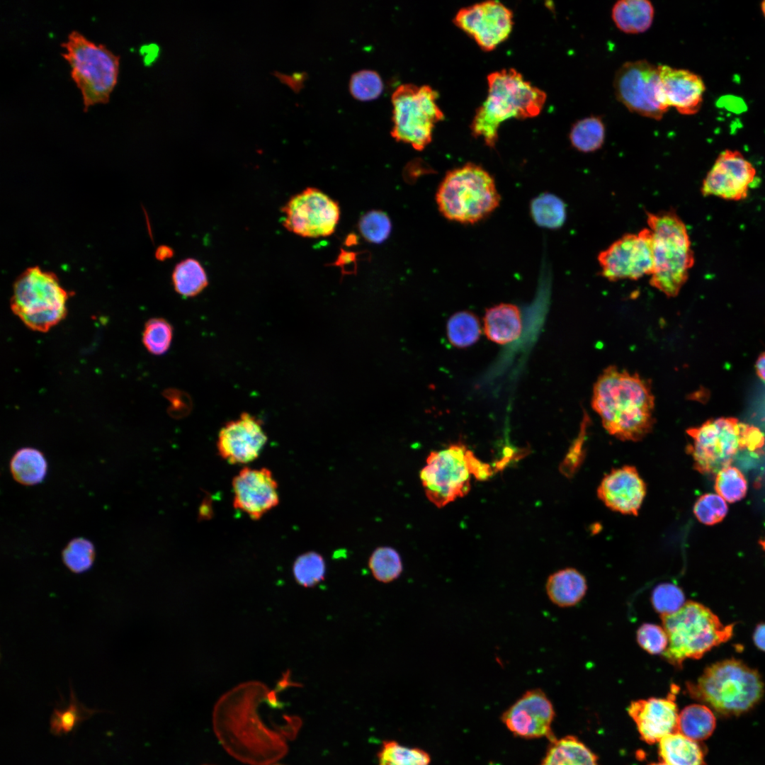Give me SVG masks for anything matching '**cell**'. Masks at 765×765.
Masks as SVG:
<instances>
[{"mask_svg": "<svg viewBox=\"0 0 765 765\" xmlns=\"http://www.w3.org/2000/svg\"><path fill=\"white\" fill-rule=\"evenodd\" d=\"M591 407L606 431L621 441H640L654 424L650 383L638 373L615 366L604 369L596 380Z\"/></svg>", "mask_w": 765, "mask_h": 765, "instance_id": "1", "label": "cell"}, {"mask_svg": "<svg viewBox=\"0 0 765 765\" xmlns=\"http://www.w3.org/2000/svg\"><path fill=\"white\" fill-rule=\"evenodd\" d=\"M488 94L476 110L470 125L472 135L482 138L490 148L498 140L500 125L510 118L526 119L541 112L547 95L526 81L513 68L494 72L487 76Z\"/></svg>", "mask_w": 765, "mask_h": 765, "instance_id": "2", "label": "cell"}, {"mask_svg": "<svg viewBox=\"0 0 765 765\" xmlns=\"http://www.w3.org/2000/svg\"><path fill=\"white\" fill-rule=\"evenodd\" d=\"M691 698L703 703L722 717H736L753 709L764 693L757 670L735 659L707 667L696 682H687Z\"/></svg>", "mask_w": 765, "mask_h": 765, "instance_id": "3", "label": "cell"}, {"mask_svg": "<svg viewBox=\"0 0 765 765\" xmlns=\"http://www.w3.org/2000/svg\"><path fill=\"white\" fill-rule=\"evenodd\" d=\"M646 214L654 261L650 283L666 296L674 298L688 280L695 261L687 228L674 210Z\"/></svg>", "mask_w": 765, "mask_h": 765, "instance_id": "4", "label": "cell"}, {"mask_svg": "<svg viewBox=\"0 0 765 765\" xmlns=\"http://www.w3.org/2000/svg\"><path fill=\"white\" fill-rule=\"evenodd\" d=\"M661 618L669 639L662 656L677 668L686 659L701 658L733 635L734 624L724 625L710 608L693 601Z\"/></svg>", "mask_w": 765, "mask_h": 765, "instance_id": "5", "label": "cell"}, {"mask_svg": "<svg viewBox=\"0 0 765 765\" xmlns=\"http://www.w3.org/2000/svg\"><path fill=\"white\" fill-rule=\"evenodd\" d=\"M500 200L492 176L471 162L448 171L436 193L441 214L461 224H475L487 218Z\"/></svg>", "mask_w": 765, "mask_h": 765, "instance_id": "6", "label": "cell"}, {"mask_svg": "<svg viewBox=\"0 0 765 765\" xmlns=\"http://www.w3.org/2000/svg\"><path fill=\"white\" fill-rule=\"evenodd\" d=\"M69 297L56 274L32 266L15 280L10 306L28 329L44 333L65 318Z\"/></svg>", "mask_w": 765, "mask_h": 765, "instance_id": "7", "label": "cell"}, {"mask_svg": "<svg viewBox=\"0 0 765 765\" xmlns=\"http://www.w3.org/2000/svg\"><path fill=\"white\" fill-rule=\"evenodd\" d=\"M62 57L71 67V76L81 91L84 110L98 103H106L115 88L120 57L103 45H96L73 30L62 43Z\"/></svg>", "mask_w": 765, "mask_h": 765, "instance_id": "8", "label": "cell"}, {"mask_svg": "<svg viewBox=\"0 0 765 765\" xmlns=\"http://www.w3.org/2000/svg\"><path fill=\"white\" fill-rule=\"evenodd\" d=\"M438 96L428 85L399 86L392 95V137L417 151L423 150L431 142L435 125L444 118L436 103Z\"/></svg>", "mask_w": 765, "mask_h": 765, "instance_id": "9", "label": "cell"}, {"mask_svg": "<svg viewBox=\"0 0 765 765\" xmlns=\"http://www.w3.org/2000/svg\"><path fill=\"white\" fill-rule=\"evenodd\" d=\"M473 456L460 443L430 453L426 465L420 472V479L427 498L434 504L443 507L468 493Z\"/></svg>", "mask_w": 765, "mask_h": 765, "instance_id": "10", "label": "cell"}, {"mask_svg": "<svg viewBox=\"0 0 765 765\" xmlns=\"http://www.w3.org/2000/svg\"><path fill=\"white\" fill-rule=\"evenodd\" d=\"M613 88L617 99L630 111L659 120L668 110L658 66L645 60L627 62L616 72Z\"/></svg>", "mask_w": 765, "mask_h": 765, "instance_id": "11", "label": "cell"}, {"mask_svg": "<svg viewBox=\"0 0 765 765\" xmlns=\"http://www.w3.org/2000/svg\"><path fill=\"white\" fill-rule=\"evenodd\" d=\"M740 424L734 418L709 419L686 434L691 443L686 447L695 470L702 474H717L730 466L740 449Z\"/></svg>", "mask_w": 765, "mask_h": 765, "instance_id": "12", "label": "cell"}, {"mask_svg": "<svg viewBox=\"0 0 765 765\" xmlns=\"http://www.w3.org/2000/svg\"><path fill=\"white\" fill-rule=\"evenodd\" d=\"M282 212L284 227L307 238L332 235L341 215L338 203L314 187H308L291 197Z\"/></svg>", "mask_w": 765, "mask_h": 765, "instance_id": "13", "label": "cell"}, {"mask_svg": "<svg viewBox=\"0 0 765 765\" xmlns=\"http://www.w3.org/2000/svg\"><path fill=\"white\" fill-rule=\"evenodd\" d=\"M601 276L610 281L637 280L651 275L654 267L652 237L649 228L627 233L600 251Z\"/></svg>", "mask_w": 765, "mask_h": 765, "instance_id": "14", "label": "cell"}, {"mask_svg": "<svg viewBox=\"0 0 765 765\" xmlns=\"http://www.w3.org/2000/svg\"><path fill=\"white\" fill-rule=\"evenodd\" d=\"M513 18L512 11L499 1H487L460 9L453 23L489 52L509 38Z\"/></svg>", "mask_w": 765, "mask_h": 765, "instance_id": "15", "label": "cell"}, {"mask_svg": "<svg viewBox=\"0 0 765 765\" xmlns=\"http://www.w3.org/2000/svg\"><path fill=\"white\" fill-rule=\"evenodd\" d=\"M756 176V169L740 152L725 149L703 178L701 192L705 197L742 200L747 198Z\"/></svg>", "mask_w": 765, "mask_h": 765, "instance_id": "16", "label": "cell"}, {"mask_svg": "<svg viewBox=\"0 0 765 765\" xmlns=\"http://www.w3.org/2000/svg\"><path fill=\"white\" fill-rule=\"evenodd\" d=\"M555 712L546 693L539 688L525 691L502 715L505 727L516 737L526 740L555 738L552 724Z\"/></svg>", "mask_w": 765, "mask_h": 765, "instance_id": "17", "label": "cell"}, {"mask_svg": "<svg viewBox=\"0 0 765 765\" xmlns=\"http://www.w3.org/2000/svg\"><path fill=\"white\" fill-rule=\"evenodd\" d=\"M678 691V686L673 685L664 698L650 697L630 703L628 713L645 743L655 744L667 735L678 732L679 713L675 701Z\"/></svg>", "mask_w": 765, "mask_h": 765, "instance_id": "18", "label": "cell"}, {"mask_svg": "<svg viewBox=\"0 0 765 765\" xmlns=\"http://www.w3.org/2000/svg\"><path fill=\"white\" fill-rule=\"evenodd\" d=\"M267 441L261 421L243 412L219 431L217 447L220 457L231 464H246L258 458Z\"/></svg>", "mask_w": 765, "mask_h": 765, "instance_id": "19", "label": "cell"}, {"mask_svg": "<svg viewBox=\"0 0 765 765\" xmlns=\"http://www.w3.org/2000/svg\"><path fill=\"white\" fill-rule=\"evenodd\" d=\"M233 505L258 520L278 505V484L267 468H243L232 480Z\"/></svg>", "mask_w": 765, "mask_h": 765, "instance_id": "20", "label": "cell"}, {"mask_svg": "<svg viewBox=\"0 0 765 765\" xmlns=\"http://www.w3.org/2000/svg\"><path fill=\"white\" fill-rule=\"evenodd\" d=\"M647 486L634 466L613 469L602 479L599 499L612 511L637 516L646 496Z\"/></svg>", "mask_w": 765, "mask_h": 765, "instance_id": "21", "label": "cell"}, {"mask_svg": "<svg viewBox=\"0 0 765 765\" xmlns=\"http://www.w3.org/2000/svg\"><path fill=\"white\" fill-rule=\"evenodd\" d=\"M663 95L669 107L684 115H693L701 109L706 85L701 76L688 69L659 65Z\"/></svg>", "mask_w": 765, "mask_h": 765, "instance_id": "22", "label": "cell"}, {"mask_svg": "<svg viewBox=\"0 0 765 765\" xmlns=\"http://www.w3.org/2000/svg\"><path fill=\"white\" fill-rule=\"evenodd\" d=\"M521 331V314L516 305L501 303L486 310L484 332L492 341L501 345L506 344L517 339Z\"/></svg>", "mask_w": 765, "mask_h": 765, "instance_id": "23", "label": "cell"}, {"mask_svg": "<svg viewBox=\"0 0 765 765\" xmlns=\"http://www.w3.org/2000/svg\"><path fill=\"white\" fill-rule=\"evenodd\" d=\"M549 600L560 608L577 604L585 596L587 582L584 576L572 567H567L551 574L545 585Z\"/></svg>", "mask_w": 765, "mask_h": 765, "instance_id": "24", "label": "cell"}, {"mask_svg": "<svg viewBox=\"0 0 765 765\" xmlns=\"http://www.w3.org/2000/svg\"><path fill=\"white\" fill-rule=\"evenodd\" d=\"M550 742L539 765H600L597 756L575 736L553 738Z\"/></svg>", "mask_w": 765, "mask_h": 765, "instance_id": "25", "label": "cell"}, {"mask_svg": "<svg viewBox=\"0 0 765 765\" xmlns=\"http://www.w3.org/2000/svg\"><path fill=\"white\" fill-rule=\"evenodd\" d=\"M658 743L659 755L668 765H706L703 744L679 732L667 735Z\"/></svg>", "mask_w": 765, "mask_h": 765, "instance_id": "26", "label": "cell"}, {"mask_svg": "<svg viewBox=\"0 0 765 765\" xmlns=\"http://www.w3.org/2000/svg\"><path fill=\"white\" fill-rule=\"evenodd\" d=\"M654 14L652 3L647 0H620L612 8V18L617 28L625 33H643L651 26Z\"/></svg>", "mask_w": 765, "mask_h": 765, "instance_id": "27", "label": "cell"}, {"mask_svg": "<svg viewBox=\"0 0 765 765\" xmlns=\"http://www.w3.org/2000/svg\"><path fill=\"white\" fill-rule=\"evenodd\" d=\"M9 467L13 478L23 485H34L41 482L47 470L43 453L30 447L18 449L13 455Z\"/></svg>", "mask_w": 765, "mask_h": 765, "instance_id": "28", "label": "cell"}, {"mask_svg": "<svg viewBox=\"0 0 765 765\" xmlns=\"http://www.w3.org/2000/svg\"><path fill=\"white\" fill-rule=\"evenodd\" d=\"M716 727L713 710L704 704H691L679 714L678 732L695 741L701 742L712 735Z\"/></svg>", "mask_w": 765, "mask_h": 765, "instance_id": "29", "label": "cell"}, {"mask_svg": "<svg viewBox=\"0 0 765 765\" xmlns=\"http://www.w3.org/2000/svg\"><path fill=\"white\" fill-rule=\"evenodd\" d=\"M171 277L174 290L185 298L200 294L208 285L205 269L194 259H186L177 264Z\"/></svg>", "mask_w": 765, "mask_h": 765, "instance_id": "30", "label": "cell"}, {"mask_svg": "<svg viewBox=\"0 0 765 765\" xmlns=\"http://www.w3.org/2000/svg\"><path fill=\"white\" fill-rule=\"evenodd\" d=\"M530 212L537 225L548 229L561 227L567 217L565 203L550 193H543L534 198L530 203Z\"/></svg>", "mask_w": 765, "mask_h": 765, "instance_id": "31", "label": "cell"}, {"mask_svg": "<svg viewBox=\"0 0 765 765\" xmlns=\"http://www.w3.org/2000/svg\"><path fill=\"white\" fill-rule=\"evenodd\" d=\"M604 140V124L597 116L577 120L573 124L570 132V140L572 147L581 152L596 151L602 147Z\"/></svg>", "mask_w": 765, "mask_h": 765, "instance_id": "32", "label": "cell"}, {"mask_svg": "<svg viewBox=\"0 0 765 765\" xmlns=\"http://www.w3.org/2000/svg\"><path fill=\"white\" fill-rule=\"evenodd\" d=\"M447 336L455 347L465 348L474 344L481 335V326L477 316L468 311L453 314L447 323Z\"/></svg>", "mask_w": 765, "mask_h": 765, "instance_id": "33", "label": "cell"}, {"mask_svg": "<svg viewBox=\"0 0 765 765\" xmlns=\"http://www.w3.org/2000/svg\"><path fill=\"white\" fill-rule=\"evenodd\" d=\"M429 754L420 748H410L386 741L378 753V765H429Z\"/></svg>", "mask_w": 765, "mask_h": 765, "instance_id": "34", "label": "cell"}, {"mask_svg": "<svg viewBox=\"0 0 765 765\" xmlns=\"http://www.w3.org/2000/svg\"><path fill=\"white\" fill-rule=\"evenodd\" d=\"M173 335V327L166 319L162 317L151 318L144 324L142 344L150 353L161 356L169 349Z\"/></svg>", "mask_w": 765, "mask_h": 765, "instance_id": "35", "label": "cell"}, {"mask_svg": "<svg viewBox=\"0 0 765 765\" xmlns=\"http://www.w3.org/2000/svg\"><path fill=\"white\" fill-rule=\"evenodd\" d=\"M368 564L374 577L384 583L396 579L402 571L400 555L390 547L375 549L370 557Z\"/></svg>", "mask_w": 765, "mask_h": 765, "instance_id": "36", "label": "cell"}, {"mask_svg": "<svg viewBox=\"0 0 765 765\" xmlns=\"http://www.w3.org/2000/svg\"><path fill=\"white\" fill-rule=\"evenodd\" d=\"M96 551L93 543L84 538L71 540L62 552V562L69 571L80 574L89 570L94 562Z\"/></svg>", "mask_w": 765, "mask_h": 765, "instance_id": "37", "label": "cell"}, {"mask_svg": "<svg viewBox=\"0 0 765 765\" xmlns=\"http://www.w3.org/2000/svg\"><path fill=\"white\" fill-rule=\"evenodd\" d=\"M293 572L295 581L299 584L305 587H313L324 578L325 562L319 553L307 552L295 560Z\"/></svg>", "mask_w": 765, "mask_h": 765, "instance_id": "38", "label": "cell"}, {"mask_svg": "<svg viewBox=\"0 0 765 765\" xmlns=\"http://www.w3.org/2000/svg\"><path fill=\"white\" fill-rule=\"evenodd\" d=\"M715 489L723 499L733 503L745 497L747 482L739 469L728 466L716 474Z\"/></svg>", "mask_w": 765, "mask_h": 765, "instance_id": "39", "label": "cell"}, {"mask_svg": "<svg viewBox=\"0 0 765 765\" xmlns=\"http://www.w3.org/2000/svg\"><path fill=\"white\" fill-rule=\"evenodd\" d=\"M384 84L378 72L362 69L351 75L349 91L351 96L361 101H372L380 96Z\"/></svg>", "mask_w": 765, "mask_h": 765, "instance_id": "40", "label": "cell"}, {"mask_svg": "<svg viewBox=\"0 0 765 765\" xmlns=\"http://www.w3.org/2000/svg\"><path fill=\"white\" fill-rule=\"evenodd\" d=\"M391 229L390 219L385 212L378 210L366 212L358 222V230L363 237L373 244L383 242L389 237Z\"/></svg>", "mask_w": 765, "mask_h": 765, "instance_id": "41", "label": "cell"}, {"mask_svg": "<svg viewBox=\"0 0 765 765\" xmlns=\"http://www.w3.org/2000/svg\"><path fill=\"white\" fill-rule=\"evenodd\" d=\"M651 602L660 616L675 613L686 603L682 589L672 583H662L656 586L652 592Z\"/></svg>", "mask_w": 765, "mask_h": 765, "instance_id": "42", "label": "cell"}, {"mask_svg": "<svg viewBox=\"0 0 765 765\" xmlns=\"http://www.w3.org/2000/svg\"><path fill=\"white\" fill-rule=\"evenodd\" d=\"M727 505L725 500L715 494H705L696 500L693 513L697 519L706 525L720 522L726 516Z\"/></svg>", "mask_w": 765, "mask_h": 765, "instance_id": "43", "label": "cell"}, {"mask_svg": "<svg viewBox=\"0 0 765 765\" xmlns=\"http://www.w3.org/2000/svg\"><path fill=\"white\" fill-rule=\"evenodd\" d=\"M636 638L639 645L650 654H662L669 644L664 628L654 623L642 624L637 630Z\"/></svg>", "mask_w": 765, "mask_h": 765, "instance_id": "44", "label": "cell"}, {"mask_svg": "<svg viewBox=\"0 0 765 765\" xmlns=\"http://www.w3.org/2000/svg\"><path fill=\"white\" fill-rule=\"evenodd\" d=\"M71 689L70 701L67 708L55 709L51 718V730L55 734L71 731L79 720L82 719L85 709L76 700Z\"/></svg>", "mask_w": 765, "mask_h": 765, "instance_id": "45", "label": "cell"}, {"mask_svg": "<svg viewBox=\"0 0 765 765\" xmlns=\"http://www.w3.org/2000/svg\"><path fill=\"white\" fill-rule=\"evenodd\" d=\"M765 443L763 434L756 427L740 424V449L747 448L755 452L761 449Z\"/></svg>", "mask_w": 765, "mask_h": 765, "instance_id": "46", "label": "cell"}, {"mask_svg": "<svg viewBox=\"0 0 765 765\" xmlns=\"http://www.w3.org/2000/svg\"><path fill=\"white\" fill-rule=\"evenodd\" d=\"M753 640L756 647L765 652V623L756 625L753 633Z\"/></svg>", "mask_w": 765, "mask_h": 765, "instance_id": "47", "label": "cell"}, {"mask_svg": "<svg viewBox=\"0 0 765 765\" xmlns=\"http://www.w3.org/2000/svg\"><path fill=\"white\" fill-rule=\"evenodd\" d=\"M144 55V62L147 64L152 63L158 55L159 47L155 45L144 47L142 50Z\"/></svg>", "mask_w": 765, "mask_h": 765, "instance_id": "48", "label": "cell"}, {"mask_svg": "<svg viewBox=\"0 0 765 765\" xmlns=\"http://www.w3.org/2000/svg\"><path fill=\"white\" fill-rule=\"evenodd\" d=\"M755 366L758 375L762 380L765 381V352L759 356Z\"/></svg>", "mask_w": 765, "mask_h": 765, "instance_id": "49", "label": "cell"}, {"mask_svg": "<svg viewBox=\"0 0 765 765\" xmlns=\"http://www.w3.org/2000/svg\"><path fill=\"white\" fill-rule=\"evenodd\" d=\"M173 255V251L166 246H161L156 251V257L159 260H165Z\"/></svg>", "mask_w": 765, "mask_h": 765, "instance_id": "50", "label": "cell"}, {"mask_svg": "<svg viewBox=\"0 0 765 765\" xmlns=\"http://www.w3.org/2000/svg\"><path fill=\"white\" fill-rule=\"evenodd\" d=\"M761 11H762V13H763L764 16L765 17V1L761 2Z\"/></svg>", "mask_w": 765, "mask_h": 765, "instance_id": "51", "label": "cell"}, {"mask_svg": "<svg viewBox=\"0 0 765 765\" xmlns=\"http://www.w3.org/2000/svg\"><path fill=\"white\" fill-rule=\"evenodd\" d=\"M649 765H668V764H667L666 763H664L663 761H661V762H658V763H652V764H650Z\"/></svg>", "mask_w": 765, "mask_h": 765, "instance_id": "52", "label": "cell"}]
</instances>
